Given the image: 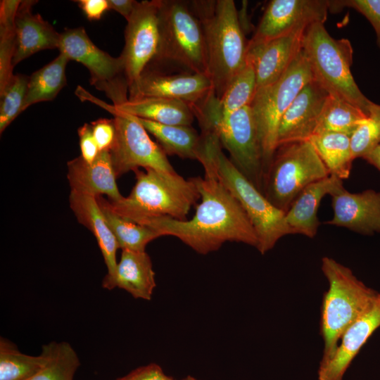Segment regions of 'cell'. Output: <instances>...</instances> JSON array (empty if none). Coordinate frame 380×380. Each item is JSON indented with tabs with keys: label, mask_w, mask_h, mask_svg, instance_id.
<instances>
[{
	"label": "cell",
	"mask_w": 380,
	"mask_h": 380,
	"mask_svg": "<svg viewBox=\"0 0 380 380\" xmlns=\"http://www.w3.org/2000/svg\"><path fill=\"white\" fill-rule=\"evenodd\" d=\"M166 155L197 160L201 136L191 126L169 125L136 117Z\"/></svg>",
	"instance_id": "484cf974"
},
{
	"label": "cell",
	"mask_w": 380,
	"mask_h": 380,
	"mask_svg": "<svg viewBox=\"0 0 380 380\" xmlns=\"http://www.w3.org/2000/svg\"><path fill=\"white\" fill-rule=\"evenodd\" d=\"M329 1L272 0L248 45H256L327 20Z\"/></svg>",
	"instance_id": "5bb4252c"
},
{
	"label": "cell",
	"mask_w": 380,
	"mask_h": 380,
	"mask_svg": "<svg viewBox=\"0 0 380 380\" xmlns=\"http://www.w3.org/2000/svg\"><path fill=\"white\" fill-rule=\"evenodd\" d=\"M145 170L134 171L136 183L127 197L108 201L111 210L139 224L157 217L187 220L191 208L201 198L194 177L185 179L176 172Z\"/></svg>",
	"instance_id": "277c9868"
},
{
	"label": "cell",
	"mask_w": 380,
	"mask_h": 380,
	"mask_svg": "<svg viewBox=\"0 0 380 380\" xmlns=\"http://www.w3.org/2000/svg\"><path fill=\"white\" fill-rule=\"evenodd\" d=\"M380 144V105L373 103L368 117L350 136L354 159L364 158Z\"/></svg>",
	"instance_id": "d590c367"
},
{
	"label": "cell",
	"mask_w": 380,
	"mask_h": 380,
	"mask_svg": "<svg viewBox=\"0 0 380 380\" xmlns=\"http://www.w3.org/2000/svg\"><path fill=\"white\" fill-rule=\"evenodd\" d=\"M69 202L78 222L89 229L97 241L108 269V274L103 278L102 285L103 288L108 289L118 265V241L107 223L96 197L70 191Z\"/></svg>",
	"instance_id": "ffe728a7"
},
{
	"label": "cell",
	"mask_w": 380,
	"mask_h": 380,
	"mask_svg": "<svg viewBox=\"0 0 380 380\" xmlns=\"http://www.w3.org/2000/svg\"><path fill=\"white\" fill-rule=\"evenodd\" d=\"M75 94L81 100L95 103L113 115L115 138L109 153L117 177L130 170L136 171L139 167L175 172L165 153L159 144L151 140L148 132L135 116L94 97L81 87L77 88Z\"/></svg>",
	"instance_id": "8fae6325"
},
{
	"label": "cell",
	"mask_w": 380,
	"mask_h": 380,
	"mask_svg": "<svg viewBox=\"0 0 380 380\" xmlns=\"http://www.w3.org/2000/svg\"><path fill=\"white\" fill-rule=\"evenodd\" d=\"M364 159L380 171V144Z\"/></svg>",
	"instance_id": "7bdbcfd3"
},
{
	"label": "cell",
	"mask_w": 380,
	"mask_h": 380,
	"mask_svg": "<svg viewBox=\"0 0 380 380\" xmlns=\"http://www.w3.org/2000/svg\"><path fill=\"white\" fill-rule=\"evenodd\" d=\"M189 4L203 28L208 76L219 99L245 65L248 42L233 0L189 1Z\"/></svg>",
	"instance_id": "3957f363"
},
{
	"label": "cell",
	"mask_w": 380,
	"mask_h": 380,
	"mask_svg": "<svg viewBox=\"0 0 380 380\" xmlns=\"http://www.w3.org/2000/svg\"><path fill=\"white\" fill-rule=\"evenodd\" d=\"M81 157L88 163H91L99 153L94 139L91 125L84 123L78 130Z\"/></svg>",
	"instance_id": "f35d334b"
},
{
	"label": "cell",
	"mask_w": 380,
	"mask_h": 380,
	"mask_svg": "<svg viewBox=\"0 0 380 380\" xmlns=\"http://www.w3.org/2000/svg\"><path fill=\"white\" fill-rule=\"evenodd\" d=\"M321 269L329 283L322 299L319 322L324 341L322 362L333 355L345 330L379 293L358 279L349 267L331 258H322Z\"/></svg>",
	"instance_id": "8992f818"
},
{
	"label": "cell",
	"mask_w": 380,
	"mask_h": 380,
	"mask_svg": "<svg viewBox=\"0 0 380 380\" xmlns=\"http://www.w3.org/2000/svg\"><path fill=\"white\" fill-rule=\"evenodd\" d=\"M29 76L15 74L3 89L0 90V133L22 113L25 99Z\"/></svg>",
	"instance_id": "e575fe53"
},
{
	"label": "cell",
	"mask_w": 380,
	"mask_h": 380,
	"mask_svg": "<svg viewBox=\"0 0 380 380\" xmlns=\"http://www.w3.org/2000/svg\"><path fill=\"white\" fill-rule=\"evenodd\" d=\"M60 53L84 65L90 73V83L103 91L114 106L129 99V85L120 56L113 57L96 46L83 27L65 29L61 33Z\"/></svg>",
	"instance_id": "7c38bea8"
},
{
	"label": "cell",
	"mask_w": 380,
	"mask_h": 380,
	"mask_svg": "<svg viewBox=\"0 0 380 380\" xmlns=\"http://www.w3.org/2000/svg\"><path fill=\"white\" fill-rule=\"evenodd\" d=\"M312 80L310 67L301 49L277 81L256 91L251 106L261 144L263 176L277 147V132L282 116L302 88Z\"/></svg>",
	"instance_id": "30bf717a"
},
{
	"label": "cell",
	"mask_w": 380,
	"mask_h": 380,
	"mask_svg": "<svg viewBox=\"0 0 380 380\" xmlns=\"http://www.w3.org/2000/svg\"><path fill=\"white\" fill-rule=\"evenodd\" d=\"M257 90L253 65L246 59L245 65L231 80L220 98L213 91L206 101L216 112L227 114L251 106Z\"/></svg>",
	"instance_id": "f1b7e54d"
},
{
	"label": "cell",
	"mask_w": 380,
	"mask_h": 380,
	"mask_svg": "<svg viewBox=\"0 0 380 380\" xmlns=\"http://www.w3.org/2000/svg\"><path fill=\"white\" fill-rule=\"evenodd\" d=\"M191 108L202 131L217 136L222 147L229 152L232 162L262 192V153L251 106L221 114L213 110L205 99Z\"/></svg>",
	"instance_id": "ba28073f"
},
{
	"label": "cell",
	"mask_w": 380,
	"mask_h": 380,
	"mask_svg": "<svg viewBox=\"0 0 380 380\" xmlns=\"http://www.w3.org/2000/svg\"><path fill=\"white\" fill-rule=\"evenodd\" d=\"M329 196L334 216L325 224L345 227L363 235L380 233V192L367 189L351 193L342 184Z\"/></svg>",
	"instance_id": "e0dca14e"
},
{
	"label": "cell",
	"mask_w": 380,
	"mask_h": 380,
	"mask_svg": "<svg viewBox=\"0 0 380 380\" xmlns=\"http://www.w3.org/2000/svg\"><path fill=\"white\" fill-rule=\"evenodd\" d=\"M98 203L122 250L145 251L146 245L160 236L153 229L129 221L113 212L108 201L101 196L96 197Z\"/></svg>",
	"instance_id": "f546056e"
},
{
	"label": "cell",
	"mask_w": 380,
	"mask_h": 380,
	"mask_svg": "<svg viewBox=\"0 0 380 380\" xmlns=\"http://www.w3.org/2000/svg\"><path fill=\"white\" fill-rule=\"evenodd\" d=\"M45 361L42 369L27 380H73L80 362L68 342L52 341L42 346Z\"/></svg>",
	"instance_id": "4dcf8cb0"
},
{
	"label": "cell",
	"mask_w": 380,
	"mask_h": 380,
	"mask_svg": "<svg viewBox=\"0 0 380 380\" xmlns=\"http://www.w3.org/2000/svg\"><path fill=\"white\" fill-rule=\"evenodd\" d=\"M329 175L310 141L287 143L277 146L263 176L262 191L286 213L306 186Z\"/></svg>",
	"instance_id": "9c48e42d"
},
{
	"label": "cell",
	"mask_w": 380,
	"mask_h": 380,
	"mask_svg": "<svg viewBox=\"0 0 380 380\" xmlns=\"http://www.w3.org/2000/svg\"><path fill=\"white\" fill-rule=\"evenodd\" d=\"M91 127L99 151H109L114 144L115 138V127L113 119H98L91 122Z\"/></svg>",
	"instance_id": "74e56055"
},
{
	"label": "cell",
	"mask_w": 380,
	"mask_h": 380,
	"mask_svg": "<svg viewBox=\"0 0 380 380\" xmlns=\"http://www.w3.org/2000/svg\"><path fill=\"white\" fill-rule=\"evenodd\" d=\"M329 95L314 80L306 84L281 119L277 132V146L287 143L310 141L317 131Z\"/></svg>",
	"instance_id": "2e32d148"
},
{
	"label": "cell",
	"mask_w": 380,
	"mask_h": 380,
	"mask_svg": "<svg viewBox=\"0 0 380 380\" xmlns=\"http://www.w3.org/2000/svg\"><path fill=\"white\" fill-rule=\"evenodd\" d=\"M20 2L19 0H3L0 2V90L14 75L15 19Z\"/></svg>",
	"instance_id": "836d02e7"
},
{
	"label": "cell",
	"mask_w": 380,
	"mask_h": 380,
	"mask_svg": "<svg viewBox=\"0 0 380 380\" xmlns=\"http://www.w3.org/2000/svg\"><path fill=\"white\" fill-rule=\"evenodd\" d=\"M307 27L296 29L270 41L248 45L246 59L253 65L256 91L277 81L302 49Z\"/></svg>",
	"instance_id": "d6986e66"
},
{
	"label": "cell",
	"mask_w": 380,
	"mask_h": 380,
	"mask_svg": "<svg viewBox=\"0 0 380 380\" xmlns=\"http://www.w3.org/2000/svg\"><path fill=\"white\" fill-rule=\"evenodd\" d=\"M117 380H174L167 376L160 366L150 364L132 371L127 375Z\"/></svg>",
	"instance_id": "ab89813d"
},
{
	"label": "cell",
	"mask_w": 380,
	"mask_h": 380,
	"mask_svg": "<svg viewBox=\"0 0 380 380\" xmlns=\"http://www.w3.org/2000/svg\"><path fill=\"white\" fill-rule=\"evenodd\" d=\"M367 117L353 104L329 95L316 134L331 132L350 137Z\"/></svg>",
	"instance_id": "1f68e13d"
},
{
	"label": "cell",
	"mask_w": 380,
	"mask_h": 380,
	"mask_svg": "<svg viewBox=\"0 0 380 380\" xmlns=\"http://www.w3.org/2000/svg\"><path fill=\"white\" fill-rule=\"evenodd\" d=\"M203 169V177H194L201 201L192 218L157 217L139 224L153 229L160 236H175L203 255L217 251L227 241L257 248V234L239 202L211 168L205 166Z\"/></svg>",
	"instance_id": "6da1fadb"
},
{
	"label": "cell",
	"mask_w": 380,
	"mask_h": 380,
	"mask_svg": "<svg viewBox=\"0 0 380 380\" xmlns=\"http://www.w3.org/2000/svg\"><path fill=\"white\" fill-rule=\"evenodd\" d=\"M343 184V180L329 175L306 186L286 213V220L295 234L314 238L320 224L318 208L324 196Z\"/></svg>",
	"instance_id": "603a6c76"
},
{
	"label": "cell",
	"mask_w": 380,
	"mask_h": 380,
	"mask_svg": "<svg viewBox=\"0 0 380 380\" xmlns=\"http://www.w3.org/2000/svg\"><path fill=\"white\" fill-rule=\"evenodd\" d=\"M44 357L20 352L10 341L0 339V380H27L43 367Z\"/></svg>",
	"instance_id": "d6a6232c"
},
{
	"label": "cell",
	"mask_w": 380,
	"mask_h": 380,
	"mask_svg": "<svg viewBox=\"0 0 380 380\" xmlns=\"http://www.w3.org/2000/svg\"><path fill=\"white\" fill-rule=\"evenodd\" d=\"M310 141L330 175L341 180L349 177L355 160L352 154L350 136L337 132H322L313 135Z\"/></svg>",
	"instance_id": "4316f807"
},
{
	"label": "cell",
	"mask_w": 380,
	"mask_h": 380,
	"mask_svg": "<svg viewBox=\"0 0 380 380\" xmlns=\"http://www.w3.org/2000/svg\"><path fill=\"white\" fill-rule=\"evenodd\" d=\"M324 24L308 26L303 40L302 49L313 80L329 95L353 104L368 116L373 102L362 94L351 73V44L347 39L333 38Z\"/></svg>",
	"instance_id": "52a82bcc"
},
{
	"label": "cell",
	"mask_w": 380,
	"mask_h": 380,
	"mask_svg": "<svg viewBox=\"0 0 380 380\" xmlns=\"http://www.w3.org/2000/svg\"><path fill=\"white\" fill-rule=\"evenodd\" d=\"M213 91V84L205 74L145 70L136 84L129 89V99L161 97L197 105Z\"/></svg>",
	"instance_id": "9a60e30c"
},
{
	"label": "cell",
	"mask_w": 380,
	"mask_h": 380,
	"mask_svg": "<svg viewBox=\"0 0 380 380\" xmlns=\"http://www.w3.org/2000/svg\"><path fill=\"white\" fill-rule=\"evenodd\" d=\"M182 380H198V379H196L189 376H187V377H186L185 379H184Z\"/></svg>",
	"instance_id": "ee69618b"
},
{
	"label": "cell",
	"mask_w": 380,
	"mask_h": 380,
	"mask_svg": "<svg viewBox=\"0 0 380 380\" xmlns=\"http://www.w3.org/2000/svg\"><path fill=\"white\" fill-rule=\"evenodd\" d=\"M109 9L122 15L127 21L130 18L136 4L134 0H108Z\"/></svg>",
	"instance_id": "b9f144b4"
},
{
	"label": "cell",
	"mask_w": 380,
	"mask_h": 380,
	"mask_svg": "<svg viewBox=\"0 0 380 380\" xmlns=\"http://www.w3.org/2000/svg\"><path fill=\"white\" fill-rule=\"evenodd\" d=\"M37 2L33 0L21 1L18 8L15 19L14 67L40 51L58 48L61 33L39 13H33L32 6Z\"/></svg>",
	"instance_id": "44dd1931"
},
{
	"label": "cell",
	"mask_w": 380,
	"mask_h": 380,
	"mask_svg": "<svg viewBox=\"0 0 380 380\" xmlns=\"http://www.w3.org/2000/svg\"><path fill=\"white\" fill-rule=\"evenodd\" d=\"M197 160L211 168L239 202L258 236L257 249L264 255L283 236L295 234L286 213L274 206L223 153L217 136L202 131Z\"/></svg>",
	"instance_id": "7a4b0ae2"
},
{
	"label": "cell",
	"mask_w": 380,
	"mask_h": 380,
	"mask_svg": "<svg viewBox=\"0 0 380 380\" xmlns=\"http://www.w3.org/2000/svg\"><path fill=\"white\" fill-rule=\"evenodd\" d=\"M114 106L127 114L169 125L191 126L195 116L186 102L161 97L128 99Z\"/></svg>",
	"instance_id": "d4e9b609"
},
{
	"label": "cell",
	"mask_w": 380,
	"mask_h": 380,
	"mask_svg": "<svg viewBox=\"0 0 380 380\" xmlns=\"http://www.w3.org/2000/svg\"><path fill=\"white\" fill-rule=\"evenodd\" d=\"M329 10L338 11L343 7L352 8L363 15L372 25L380 48V0L329 1Z\"/></svg>",
	"instance_id": "8d00e7d4"
},
{
	"label": "cell",
	"mask_w": 380,
	"mask_h": 380,
	"mask_svg": "<svg viewBox=\"0 0 380 380\" xmlns=\"http://www.w3.org/2000/svg\"><path fill=\"white\" fill-rule=\"evenodd\" d=\"M158 0L137 1L127 21L122 58L129 85L134 86L155 56L160 39Z\"/></svg>",
	"instance_id": "4fadbf2b"
},
{
	"label": "cell",
	"mask_w": 380,
	"mask_h": 380,
	"mask_svg": "<svg viewBox=\"0 0 380 380\" xmlns=\"http://www.w3.org/2000/svg\"><path fill=\"white\" fill-rule=\"evenodd\" d=\"M380 327V293L369 307L343 332L333 355L320 362L318 380H343L352 361Z\"/></svg>",
	"instance_id": "ac0fdd59"
},
{
	"label": "cell",
	"mask_w": 380,
	"mask_h": 380,
	"mask_svg": "<svg viewBox=\"0 0 380 380\" xmlns=\"http://www.w3.org/2000/svg\"><path fill=\"white\" fill-rule=\"evenodd\" d=\"M122 251L108 289L118 287L134 298L150 300L156 286L150 256L146 251Z\"/></svg>",
	"instance_id": "cb8c5ba5"
},
{
	"label": "cell",
	"mask_w": 380,
	"mask_h": 380,
	"mask_svg": "<svg viewBox=\"0 0 380 380\" xmlns=\"http://www.w3.org/2000/svg\"><path fill=\"white\" fill-rule=\"evenodd\" d=\"M69 61L60 53L30 76L22 112L34 103L52 101L56 97L66 85L65 68Z\"/></svg>",
	"instance_id": "83f0119b"
},
{
	"label": "cell",
	"mask_w": 380,
	"mask_h": 380,
	"mask_svg": "<svg viewBox=\"0 0 380 380\" xmlns=\"http://www.w3.org/2000/svg\"><path fill=\"white\" fill-rule=\"evenodd\" d=\"M68 175L71 191L92 195H107L110 201L122 198L116 183V175L109 151H100L91 163L81 156L68 162Z\"/></svg>",
	"instance_id": "7402d4cb"
},
{
	"label": "cell",
	"mask_w": 380,
	"mask_h": 380,
	"mask_svg": "<svg viewBox=\"0 0 380 380\" xmlns=\"http://www.w3.org/2000/svg\"><path fill=\"white\" fill-rule=\"evenodd\" d=\"M158 8L159 44L145 70H160L173 65L208 75L203 31L189 1L158 0Z\"/></svg>",
	"instance_id": "5b68a950"
},
{
	"label": "cell",
	"mask_w": 380,
	"mask_h": 380,
	"mask_svg": "<svg viewBox=\"0 0 380 380\" xmlns=\"http://www.w3.org/2000/svg\"><path fill=\"white\" fill-rule=\"evenodd\" d=\"M89 20H98L109 9L108 0L75 1Z\"/></svg>",
	"instance_id": "60d3db41"
}]
</instances>
